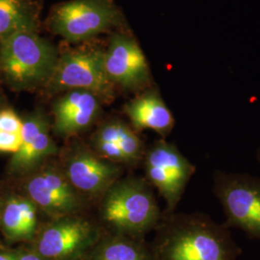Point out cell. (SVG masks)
Instances as JSON below:
<instances>
[{"label": "cell", "instance_id": "18", "mask_svg": "<svg viewBox=\"0 0 260 260\" xmlns=\"http://www.w3.org/2000/svg\"><path fill=\"white\" fill-rule=\"evenodd\" d=\"M103 124L125 155L128 166H136L143 161L146 148L135 130L120 120H110Z\"/></svg>", "mask_w": 260, "mask_h": 260}, {"label": "cell", "instance_id": "5", "mask_svg": "<svg viewBox=\"0 0 260 260\" xmlns=\"http://www.w3.org/2000/svg\"><path fill=\"white\" fill-rule=\"evenodd\" d=\"M104 51L98 47H77L66 50L58 57L55 70L44 87L48 94L71 90H84L95 94L102 102L114 99L115 86L104 68Z\"/></svg>", "mask_w": 260, "mask_h": 260}, {"label": "cell", "instance_id": "14", "mask_svg": "<svg viewBox=\"0 0 260 260\" xmlns=\"http://www.w3.org/2000/svg\"><path fill=\"white\" fill-rule=\"evenodd\" d=\"M123 110L136 132L151 129L166 139L175 127L172 112L154 89L145 90L126 103Z\"/></svg>", "mask_w": 260, "mask_h": 260}, {"label": "cell", "instance_id": "24", "mask_svg": "<svg viewBox=\"0 0 260 260\" xmlns=\"http://www.w3.org/2000/svg\"><path fill=\"white\" fill-rule=\"evenodd\" d=\"M2 205H3V204H2L1 199H0V214H1V210H2Z\"/></svg>", "mask_w": 260, "mask_h": 260}, {"label": "cell", "instance_id": "7", "mask_svg": "<svg viewBox=\"0 0 260 260\" xmlns=\"http://www.w3.org/2000/svg\"><path fill=\"white\" fill-rule=\"evenodd\" d=\"M142 163L146 180L165 201L164 213L175 212L186 187L195 175V165L176 144L163 138L146 148Z\"/></svg>", "mask_w": 260, "mask_h": 260}, {"label": "cell", "instance_id": "11", "mask_svg": "<svg viewBox=\"0 0 260 260\" xmlns=\"http://www.w3.org/2000/svg\"><path fill=\"white\" fill-rule=\"evenodd\" d=\"M103 58L106 75L114 86L134 91L150 83L146 56L133 39L121 34L112 36Z\"/></svg>", "mask_w": 260, "mask_h": 260}, {"label": "cell", "instance_id": "10", "mask_svg": "<svg viewBox=\"0 0 260 260\" xmlns=\"http://www.w3.org/2000/svg\"><path fill=\"white\" fill-rule=\"evenodd\" d=\"M119 22V13L110 0H71L53 10L49 27L72 43L84 42Z\"/></svg>", "mask_w": 260, "mask_h": 260}, {"label": "cell", "instance_id": "23", "mask_svg": "<svg viewBox=\"0 0 260 260\" xmlns=\"http://www.w3.org/2000/svg\"><path fill=\"white\" fill-rule=\"evenodd\" d=\"M256 159H257V161H258L260 165V147L257 149V151H256Z\"/></svg>", "mask_w": 260, "mask_h": 260}, {"label": "cell", "instance_id": "16", "mask_svg": "<svg viewBox=\"0 0 260 260\" xmlns=\"http://www.w3.org/2000/svg\"><path fill=\"white\" fill-rule=\"evenodd\" d=\"M86 260H154L149 243L105 232Z\"/></svg>", "mask_w": 260, "mask_h": 260}, {"label": "cell", "instance_id": "6", "mask_svg": "<svg viewBox=\"0 0 260 260\" xmlns=\"http://www.w3.org/2000/svg\"><path fill=\"white\" fill-rule=\"evenodd\" d=\"M212 191L222 206L229 229H238L260 240V177L216 170Z\"/></svg>", "mask_w": 260, "mask_h": 260}, {"label": "cell", "instance_id": "9", "mask_svg": "<svg viewBox=\"0 0 260 260\" xmlns=\"http://www.w3.org/2000/svg\"><path fill=\"white\" fill-rule=\"evenodd\" d=\"M58 164L70 183L87 202L99 201L122 174L120 164L101 157L82 143L68 147Z\"/></svg>", "mask_w": 260, "mask_h": 260}, {"label": "cell", "instance_id": "1", "mask_svg": "<svg viewBox=\"0 0 260 260\" xmlns=\"http://www.w3.org/2000/svg\"><path fill=\"white\" fill-rule=\"evenodd\" d=\"M149 243L154 260H238L231 229L208 214H162Z\"/></svg>", "mask_w": 260, "mask_h": 260}, {"label": "cell", "instance_id": "20", "mask_svg": "<svg viewBox=\"0 0 260 260\" xmlns=\"http://www.w3.org/2000/svg\"><path fill=\"white\" fill-rule=\"evenodd\" d=\"M22 141V133H12L0 130V151L15 153L19 150Z\"/></svg>", "mask_w": 260, "mask_h": 260}, {"label": "cell", "instance_id": "19", "mask_svg": "<svg viewBox=\"0 0 260 260\" xmlns=\"http://www.w3.org/2000/svg\"><path fill=\"white\" fill-rule=\"evenodd\" d=\"M22 125V120L12 109L0 111V130L21 134Z\"/></svg>", "mask_w": 260, "mask_h": 260}, {"label": "cell", "instance_id": "12", "mask_svg": "<svg viewBox=\"0 0 260 260\" xmlns=\"http://www.w3.org/2000/svg\"><path fill=\"white\" fill-rule=\"evenodd\" d=\"M22 141L9 162L12 175L26 177L59 154L50 135V123L43 112H34L22 120Z\"/></svg>", "mask_w": 260, "mask_h": 260}, {"label": "cell", "instance_id": "15", "mask_svg": "<svg viewBox=\"0 0 260 260\" xmlns=\"http://www.w3.org/2000/svg\"><path fill=\"white\" fill-rule=\"evenodd\" d=\"M39 209L25 196H11L2 205L0 223L11 242H30L41 226Z\"/></svg>", "mask_w": 260, "mask_h": 260}, {"label": "cell", "instance_id": "2", "mask_svg": "<svg viewBox=\"0 0 260 260\" xmlns=\"http://www.w3.org/2000/svg\"><path fill=\"white\" fill-rule=\"evenodd\" d=\"M103 230L145 239L162 214L152 186L142 177L120 178L99 200Z\"/></svg>", "mask_w": 260, "mask_h": 260}, {"label": "cell", "instance_id": "8", "mask_svg": "<svg viewBox=\"0 0 260 260\" xmlns=\"http://www.w3.org/2000/svg\"><path fill=\"white\" fill-rule=\"evenodd\" d=\"M24 178V196L49 220L83 213L87 201L70 183L59 164L48 161Z\"/></svg>", "mask_w": 260, "mask_h": 260}, {"label": "cell", "instance_id": "4", "mask_svg": "<svg viewBox=\"0 0 260 260\" xmlns=\"http://www.w3.org/2000/svg\"><path fill=\"white\" fill-rule=\"evenodd\" d=\"M103 233L82 214L65 216L42 224L28 247L44 260H86Z\"/></svg>", "mask_w": 260, "mask_h": 260}, {"label": "cell", "instance_id": "22", "mask_svg": "<svg viewBox=\"0 0 260 260\" xmlns=\"http://www.w3.org/2000/svg\"><path fill=\"white\" fill-rule=\"evenodd\" d=\"M0 260H16L15 252H0Z\"/></svg>", "mask_w": 260, "mask_h": 260}, {"label": "cell", "instance_id": "3", "mask_svg": "<svg viewBox=\"0 0 260 260\" xmlns=\"http://www.w3.org/2000/svg\"><path fill=\"white\" fill-rule=\"evenodd\" d=\"M55 47L34 30H20L1 39L0 70L18 90L44 88L58 61Z\"/></svg>", "mask_w": 260, "mask_h": 260}, {"label": "cell", "instance_id": "13", "mask_svg": "<svg viewBox=\"0 0 260 260\" xmlns=\"http://www.w3.org/2000/svg\"><path fill=\"white\" fill-rule=\"evenodd\" d=\"M102 103L95 94L84 90L62 93L53 104V132L70 138L89 128L99 117Z\"/></svg>", "mask_w": 260, "mask_h": 260}, {"label": "cell", "instance_id": "21", "mask_svg": "<svg viewBox=\"0 0 260 260\" xmlns=\"http://www.w3.org/2000/svg\"><path fill=\"white\" fill-rule=\"evenodd\" d=\"M16 260H44L29 247L15 252Z\"/></svg>", "mask_w": 260, "mask_h": 260}, {"label": "cell", "instance_id": "17", "mask_svg": "<svg viewBox=\"0 0 260 260\" xmlns=\"http://www.w3.org/2000/svg\"><path fill=\"white\" fill-rule=\"evenodd\" d=\"M35 13L27 0H0V36L35 30Z\"/></svg>", "mask_w": 260, "mask_h": 260}]
</instances>
